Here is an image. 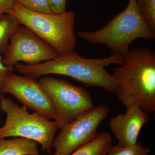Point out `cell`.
<instances>
[{"instance_id": "11", "label": "cell", "mask_w": 155, "mask_h": 155, "mask_svg": "<svg viewBox=\"0 0 155 155\" xmlns=\"http://www.w3.org/2000/svg\"><path fill=\"white\" fill-rule=\"evenodd\" d=\"M0 155H40L38 143L25 138L0 139Z\"/></svg>"}, {"instance_id": "2", "label": "cell", "mask_w": 155, "mask_h": 155, "mask_svg": "<svg viewBox=\"0 0 155 155\" xmlns=\"http://www.w3.org/2000/svg\"><path fill=\"white\" fill-rule=\"evenodd\" d=\"M124 63L114 69L116 94L125 107L135 104L149 114L155 111V52L148 48H134Z\"/></svg>"}, {"instance_id": "17", "label": "cell", "mask_w": 155, "mask_h": 155, "mask_svg": "<svg viewBox=\"0 0 155 155\" xmlns=\"http://www.w3.org/2000/svg\"><path fill=\"white\" fill-rule=\"evenodd\" d=\"M2 57L0 54V100L5 97L2 91L3 83L9 75L14 71V67H7L3 64L2 62Z\"/></svg>"}, {"instance_id": "16", "label": "cell", "mask_w": 155, "mask_h": 155, "mask_svg": "<svg viewBox=\"0 0 155 155\" xmlns=\"http://www.w3.org/2000/svg\"><path fill=\"white\" fill-rule=\"evenodd\" d=\"M29 11L40 13H52L48 0H16Z\"/></svg>"}, {"instance_id": "4", "label": "cell", "mask_w": 155, "mask_h": 155, "mask_svg": "<svg viewBox=\"0 0 155 155\" xmlns=\"http://www.w3.org/2000/svg\"><path fill=\"white\" fill-rule=\"evenodd\" d=\"M8 13L13 15L20 24L48 42L59 55L75 49V15L73 11H66L60 14L33 12L16 2Z\"/></svg>"}, {"instance_id": "14", "label": "cell", "mask_w": 155, "mask_h": 155, "mask_svg": "<svg viewBox=\"0 0 155 155\" xmlns=\"http://www.w3.org/2000/svg\"><path fill=\"white\" fill-rule=\"evenodd\" d=\"M137 3L141 17L155 31V0H137Z\"/></svg>"}, {"instance_id": "9", "label": "cell", "mask_w": 155, "mask_h": 155, "mask_svg": "<svg viewBox=\"0 0 155 155\" xmlns=\"http://www.w3.org/2000/svg\"><path fill=\"white\" fill-rule=\"evenodd\" d=\"M3 93L11 94L23 106L48 119H56V112L49 97L36 78L12 72L6 78Z\"/></svg>"}, {"instance_id": "8", "label": "cell", "mask_w": 155, "mask_h": 155, "mask_svg": "<svg viewBox=\"0 0 155 155\" xmlns=\"http://www.w3.org/2000/svg\"><path fill=\"white\" fill-rule=\"evenodd\" d=\"M59 56L48 42L29 28L19 25L11 38L2 62L7 67H14L20 61L27 65H34Z\"/></svg>"}, {"instance_id": "10", "label": "cell", "mask_w": 155, "mask_h": 155, "mask_svg": "<svg viewBox=\"0 0 155 155\" xmlns=\"http://www.w3.org/2000/svg\"><path fill=\"white\" fill-rule=\"evenodd\" d=\"M126 112L111 118L110 127L121 146H130L137 143L142 127L150 120L147 113L135 104L126 107Z\"/></svg>"}, {"instance_id": "13", "label": "cell", "mask_w": 155, "mask_h": 155, "mask_svg": "<svg viewBox=\"0 0 155 155\" xmlns=\"http://www.w3.org/2000/svg\"><path fill=\"white\" fill-rule=\"evenodd\" d=\"M12 14L7 13L0 16V54L5 52L11 38L20 25Z\"/></svg>"}, {"instance_id": "15", "label": "cell", "mask_w": 155, "mask_h": 155, "mask_svg": "<svg viewBox=\"0 0 155 155\" xmlns=\"http://www.w3.org/2000/svg\"><path fill=\"white\" fill-rule=\"evenodd\" d=\"M151 150L143 146L140 142L130 146H112L107 155H149Z\"/></svg>"}, {"instance_id": "19", "label": "cell", "mask_w": 155, "mask_h": 155, "mask_svg": "<svg viewBox=\"0 0 155 155\" xmlns=\"http://www.w3.org/2000/svg\"><path fill=\"white\" fill-rule=\"evenodd\" d=\"M16 0H0V16L8 13L14 7Z\"/></svg>"}, {"instance_id": "5", "label": "cell", "mask_w": 155, "mask_h": 155, "mask_svg": "<svg viewBox=\"0 0 155 155\" xmlns=\"http://www.w3.org/2000/svg\"><path fill=\"white\" fill-rule=\"evenodd\" d=\"M28 108L20 107L9 97L0 100V110L6 114L5 123L0 127V139L14 137L32 140L39 143L41 150L50 153L57 130L55 121L34 112L29 114Z\"/></svg>"}, {"instance_id": "3", "label": "cell", "mask_w": 155, "mask_h": 155, "mask_svg": "<svg viewBox=\"0 0 155 155\" xmlns=\"http://www.w3.org/2000/svg\"><path fill=\"white\" fill-rule=\"evenodd\" d=\"M77 35L90 43L105 45L113 53L124 57L130 51V43L135 39L151 41L155 39V31L139 12L137 0H128L125 8L102 28L94 31H81Z\"/></svg>"}, {"instance_id": "18", "label": "cell", "mask_w": 155, "mask_h": 155, "mask_svg": "<svg viewBox=\"0 0 155 155\" xmlns=\"http://www.w3.org/2000/svg\"><path fill=\"white\" fill-rule=\"evenodd\" d=\"M50 10L54 14H60L66 11L67 0H48Z\"/></svg>"}, {"instance_id": "6", "label": "cell", "mask_w": 155, "mask_h": 155, "mask_svg": "<svg viewBox=\"0 0 155 155\" xmlns=\"http://www.w3.org/2000/svg\"><path fill=\"white\" fill-rule=\"evenodd\" d=\"M38 82L52 103L56 115L54 121L59 128L94 107L89 92L84 87L51 76L41 78Z\"/></svg>"}, {"instance_id": "1", "label": "cell", "mask_w": 155, "mask_h": 155, "mask_svg": "<svg viewBox=\"0 0 155 155\" xmlns=\"http://www.w3.org/2000/svg\"><path fill=\"white\" fill-rule=\"evenodd\" d=\"M125 60L124 56L115 53L106 58L89 59L83 58L73 50L40 64L17 63L15 66L19 73L35 78L50 74L64 75L72 78L86 87H96L115 94L117 84L106 67L112 64L122 65Z\"/></svg>"}, {"instance_id": "7", "label": "cell", "mask_w": 155, "mask_h": 155, "mask_svg": "<svg viewBox=\"0 0 155 155\" xmlns=\"http://www.w3.org/2000/svg\"><path fill=\"white\" fill-rule=\"evenodd\" d=\"M110 112L109 107L105 105L94 107L60 128L53 142L54 154L70 155L79 147L93 140L98 134V127Z\"/></svg>"}, {"instance_id": "12", "label": "cell", "mask_w": 155, "mask_h": 155, "mask_svg": "<svg viewBox=\"0 0 155 155\" xmlns=\"http://www.w3.org/2000/svg\"><path fill=\"white\" fill-rule=\"evenodd\" d=\"M110 134L105 131L101 132L93 140L79 147L70 155H107L113 146Z\"/></svg>"}]
</instances>
